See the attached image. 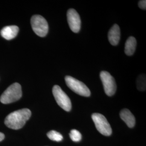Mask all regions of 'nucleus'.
<instances>
[{"instance_id":"obj_16","label":"nucleus","mask_w":146,"mask_h":146,"mask_svg":"<svg viewBox=\"0 0 146 146\" xmlns=\"http://www.w3.org/2000/svg\"><path fill=\"white\" fill-rule=\"evenodd\" d=\"M139 7L140 8L142 9H145L146 10V1L145 0H142L139 2Z\"/></svg>"},{"instance_id":"obj_14","label":"nucleus","mask_w":146,"mask_h":146,"mask_svg":"<svg viewBox=\"0 0 146 146\" xmlns=\"http://www.w3.org/2000/svg\"><path fill=\"white\" fill-rule=\"evenodd\" d=\"M47 136L49 139L54 141L60 142L63 140V136L60 133L55 131H51L47 133Z\"/></svg>"},{"instance_id":"obj_8","label":"nucleus","mask_w":146,"mask_h":146,"mask_svg":"<svg viewBox=\"0 0 146 146\" xmlns=\"http://www.w3.org/2000/svg\"><path fill=\"white\" fill-rule=\"evenodd\" d=\"M67 20L70 29L74 33H78L81 28V19L77 11L70 9L67 11Z\"/></svg>"},{"instance_id":"obj_2","label":"nucleus","mask_w":146,"mask_h":146,"mask_svg":"<svg viewBox=\"0 0 146 146\" xmlns=\"http://www.w3.org/2000/svg\"><path fill=\"white\" fill-rule=\"evenodd\" d=\"M22 95L21 85L18 83L12 84L5 90L0 98L3 104H9L21 99Z\"/></svg>"},{"instance_id":"obj_15","label":"nucleus","mask_w":146,"mask_h":146,"mask_svg":"<svg viewBox=\"0 0 146 146\" xmlns=\"http://www.w3.org/2000/svg\"><path fill=\"white\" fill-rule=\"evenodd\" d=\"M69 135L72 140L74 142H78L81 141L82 139V135L81 133H80V131H78L76 129L72 130L69 134Z\"/></svg>"},{"instance_id":"obj_9","label":"nucleus","mask_w":146,"mask_h":146,"mask_svg":"<svg viewBox=\"0 0 146 146\" xmlns=\"http://www.w3.org/2000/svg\"><path fill=\"white\" fill-rule=\"evenodd\" d=\"M19 31V27L16 26H9L4 27L1 31V35L7 40L14 38Z\"/></svg>"},{"instance_id":"obj_7","label":"nucleus","mask_w":146,"mask_h":146,"mask_svg":"<svg viewBox=\"0 0 146 146\" xmlns=\"http://www.w3.org/2000/svg\"><path fill=\"white\" fill-rule=\"evenodd\" d=\"M100 75L105 93L109 96L114 95L116 90V84L114 78L106 71H102Z\"/></svg>"},{"instance_id":"obj_17","label":"nucleus","mask_w":146,"mask_h":146,"mask_svg":"<svg viewBox=\"0 0 146 146\" xmlns=\"http://www.w3.org/2000/svg\"><path fill=\"white\" fill-rule=\"evenodd\" d=\"M4 139H5V135L2 133L0 132V142L2 141Z\"/></svg>"},{"instance_id":"obj_1","label":"nucleus","mask_w":146,"mask_h":146,"mask_svg":"<svg viewBox=\"0 0 146 146\" xmlns=\"http://www.w3.org/2000/svg\"><path fill=\"white\" fill-rule=\"evenodd\" d=\"M31 115V111L27 108L16 110L5 117V123L12 129H20L25 125Z\"/></svg>"},{"instance_id":"obj_5","label":"nucleus","mask_w":146,"mask_h":146,"mask_svg":"<svg viewBox=\"0 0 146 146\" xmlns=\"http://www.w3.org/2000/svg\"><path fill=\"white\" fill-rule=\"evenodd\" d=\"M52 94L58 106L65 111H69L72 109L71 101L60 86L55 85L52 88Z\"/></svg>"},{"instance_id":"obj_12","label":"nucleus","mask_w":146,"mask_h":146,"mask_svg":"<svg viewBox=\"0 0 146 146\" xmlns=\"http://www.w3.org/2000/svg\"><path fill=\"white\" fill-rule=\"evenodd\" d=\"M136 40L134 37H129L126 41L125 47V52L128 56H131L135 51Z\"/></svg>"},{"instance_id":"obj_10","label":"nucleus","mask_w":146,"mask_h":146,"mask_svg":"<svg viewBox=\"0 0 146 146\" xmlns=\"http://www.w3.org/2000/svg\"><path fill=\"white\" fill-rule=\"evenodd\" d=\"M108 37L111 45L116 46L119 43L120 39V29L117 25L115 24L110 28Z\"/></svg>"},{"instance_id":"obj_6","label":"nucleus","mask_w":146,"mask_h":146,"mask_svg":"<svg viewBox=\"0 0 146 146\" xmlns=\"http://www.w3.org/2000/svg\"><path fill=\"white\" fill-rule=\"evenodd\" d=\"M92 118L94 121L97 130L101 134L107 136L111 134V128L104 115L99 113H94L92 115Z\"/></svg>"},{"instance_id":"obj_13","label":"nucleus","mask_w":146,"mask_h":146,"mask_svg":"<svg viewBox=\"0 0 146 146\" xmlns=\"http://www.w3.org/2000/svg\"><path fill=\"white\" fill-rule=\"evenodd\" d=\"M146 75L142 74L138 76L136 81L137 87L139 90L144 91L146 90Z\"/></svg>"},{"instance_id":"obj_3","label":"nucleus","mask_w":146,"mask_h":146,"mask_svg":"<svg viewBox=\"0 0 146 146\" xmlns=\"http://www.w3.org/2000/svg\"><path fill=\"white\" fill-rule=\"evenodd\" d=\"M65 82L68 87L75 93L85 97L90 96L91 94L90 90L85 84L78 80L70 76H66Z\"/></svg>"},{"instance_id":"obj_4","label":"nucleus","mask_w":146,"mask_h":146,"mask_svg":"<svg viewBox=\"0 0 146 146\" xmlns=\"http://www.w3.org/2000/svg\"><path fill=\"white\" fill-rule=\"evenodd\" d=\"M31 26L32 29L37 35L44 37L48 32V24L46 20L39 15L33 16L31 18Z\"/></svg>"},{"instance_id":"obj_11","label":"nucleus","mask_w":146,"mask_h":146,"mask_svg":"<svg viewBox=\"0 0 146 146\" xmlns=\"http://www.w3.org/2000/svg\"><path fill=\"white\" fill-rule=\"evenodd\" d=\"M120 115L121 119L125 122L128 127L133 128L134 127L135 119L129 110L127 109L122 110L120 112Z\"/></svg>"}]
</instances>
